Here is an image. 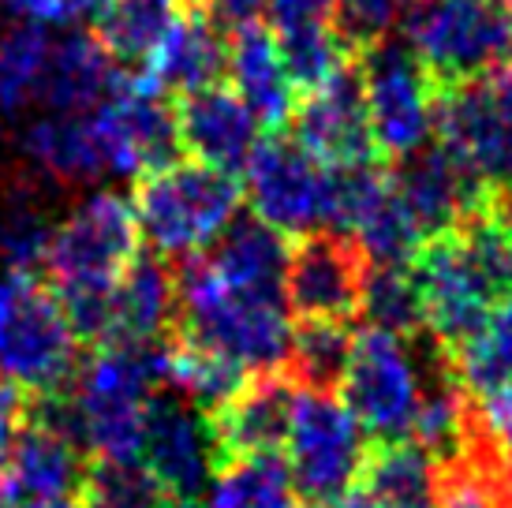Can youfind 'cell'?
Returning a JSON list of instances; mask_svg holds the SVG:
<instances>
[{"label":"cell","instance_id":"36","mask_svg":"<svg viewBox=\"0 0 512 508\" xmlns=\"http://www.w3.org/2000/svg\"><path fill=\"white\" fill-rule=\"evenodd\" d=\"M404 12H408V0H337L333 30L348 45V53L359 57L370 45L389 42V34L400 27Z\"/></svg>","mask_w":512,"mask_h":508},{"label":"cell","instance_id":"7","mask_svg":"<svg viewBox=\"0 0 512 508\" xmlns=\"http://www.w3.org/2000/svg\"><path fill=\"white\" fill-rule=\"evenodd\" d=\"M288 475L307 505H333L356 494L370 445L367 430L337 393L296 389L288 430Z\"/></svg>","mask_w":512,"mask_h":508},{"label":"cell","instance_id":"12","mask_svg":"<svg viewBox=\"0 0 512 508\" xmlns=\"http://www.w3.org/2000/svg\"><path fill=\"white\" fill-rule=\"evenodd\" d=\"M370 258L356 236L307 232L288 251L285 303L299 322H352L363 307Z\"/></svg>","mask_w":512,"mask_h":508},{"label":"cell","instance_id":"9","mask_svg":"<svg viewBox=\"0 0 512 508\" xmlns=\"http://www.w3.org/2000/svg\"><path fill=\"white\" fill-rule=\"evenodd\" d=\"M341 393L348 411L378 445L412 441L415 411L423 400V378L404 337L382 329H359L352 359L344 370Z\"/></svg>","mask_w":512,"mask_h":508},{"label":"cell","instance_id":"23","mask_svg":"<svg viewBox=\"0 0 512 508\" xmlns=\"http://www.w3.org/2000/svg\"><path fill=\"white\" fill-rule=\"evenodd\" d=\"M19 150L38 172L64 187L98 184L109 176L105 157H101L98 135L90 127V113L64 116V113H42L30 120L19 135Z\"/></svg>","mask_w":512,"mask_h":508},{"label":"cell","instance_id":"15","mask_svg":"<svg viewBox=\"0 0 512 508\" xmlns=\"http://www.w3.org/2000/svg\"><path fill=\"white\" fill-rule=\"evenodd\" d=\"M389 176L404 210L412 213V221L423 232V240L449 232L490 202L486 187L441 142H423L408 157L393 161Z\"/></svg>","mask_w":512,"mask_h":508},{"label":"cell","instance_id":"33","mask_svg":"<svg viewBox=\"0 0 512 508\" xmlns=\"http://www.w3.org/2000/svg\"><path fill=\"white\" fill-rule=\"evenodd\" d=\"M370 329H382L393 337H415L423 329V299L415 284L412 262L408 266H370L367 288H363V307Z\"/></svg>","mask_w":512,"mask_h":508},{"label":"cell","instance_id":"43","mask_svg":"<svg viewBox=\"0 0 512 508\" xmlns=\"http://www.w3.org/2000/svg\"><path fill=\"white\" fill-rule=\"evenodd\" d=\"M494 4H501V8H505V12L512 15V0H494Z\"/></svg>","mask_w":512,"mask_h":508},{"label":"cell","instance_id":"6","mask_svg":"<svg viewBox=\"0 0 512 508\" xmlns=\"http://www.w3.org/2000/svg\"><path fill=\"white\" fill-rule=\"evenodd\" d=\"M139 254L135 210L120 191H94L75 206L49 240L45 273L60 303L113 296L116 277Z\"/></svg>","mask_w":512,"mask_h":508},{"label":"cell","instance_id":"4","mask_svg":"<svg viewBox=\"0 0 512 508\" xmlns=\"http://www.w3.org/2000/svg\"><path fill=\"white\" fill-rule=\"evenodd\" d=\"M400 30L434 90L512 68V15L494 0H408Z\"/></svg>","mask_w":512,"mask_h":508},{"label":"cell","instance_id":"16","mask_svg":"<svg viewBox=\"0 0 512 508\" xmlns=\"http://www.w3.org/2000/svg\"><path fill=\"white\" fill-rule=\"evenodd\" d=\"M172 105L180 127V150L191 161H202L228 176H240L247 169V161L262 142V124L236 90L206 86L199 94L176 98Z\"/></svg>","mask_w":512,"mask_h":508},{"label":"cell","instance_id":"34","mask_svg":"<svg viewBox=\"0 0 512 508\" xmlns=\"http://www.w3.org/2000/svg\"><path fill=\"white\" fill-rule=\"evenodd\" d=\"M53 228L30 191H8L0 198V266L8 273H34L45 266Z\"/></svg>","mask_w":512,"mask_h":508},{"label":"cell","instance_id":"27","mask_svg":"<svg viewBox=\"0 0 512 508\" xmlns=\"http://www.w3.org/2000/svg\"><path fill=\"white\" fill-rule=\"evenodd\" d=\"M359 486L385 508H434V460L415 441L374 445Z\"/></svg>","mask_w":512,"mask_h":508},{"label":"cell","instance_id":"20","mask_svg":"<svg viewBox=\"0 0 512 508\" xmlns=\"http://www.w3.org/2000/svg\"><path fill=\"white\" fill-rule=\"evenodd\" d=\"M176 325V273L161 254H135L116 277L109 299L105 344H150L165 340Z\"/></svg>","mask_w":512,"mask_h":508},{"label":"cell","instance_id":"40","mask_svg":"<svg viewBox=\"0 0 512 508\" xmlns=\"http://www.w3.org/2000/svg\"><path fill=\"white\" fill-rule=\"evenodd\" d=\"M15 508H83V501H79V494L75 497H45V501H23V505Z\"/></svg>","mask_w":512,"mask_h":508},{"label":"cell","instance_id":"37","mask_svg":"<svg viewBox=\"0 0 512 508\" xmlns=\"http://www.w3.org/2000/svg\"><path fill=\"white\" fill-rule=\"evenodd\" d=\"M4 8H12L19 19L42 23V27H83V23H98L109 0H0Z\"/></svg>","mask_w":512,"mask_h":508},{"label":"cell","instance_id":"35","mask_svg":"<svg viewBox=\"0 0 512 508\" xmlns=\"http://www.w3.org/2000/svg\"><path fill=\"white\" fill-rule=\"evenodd\" d=\"M83 508H172V497L154 482L143 464L94 460L79 486Z\"/></svg>","mask_w":512,"mask_h":508},{"label":"cell","instance_id":"14","mask_svg":"<svg viewBox=\"0 0 512 508\" xmlns=\"http://www.w3.org/2000/svg\"><path fill=\"white\" fill-rule=\"evenodd\" d=\"M292 135L326 169L378 161V150H374V139H370L367 98H363L356 60L341 75H333L326 86L296 98Z\"/></svg>","mask_w":512,"mask_h":508},{"label":"cell","instance_id":"31","mask_svg":"<svg viewBox=\"0 0 512 508\" xmlns=\"http://www.w3.org/2000/svg\"><path fill=\"white\" fill-rule=\"evenodd\" d=\"M449 367L471 400H483L512 385V296L490 314L479 337L449 352Z\"/></svg>","mask_w":512,"mask_h":508},{"label":"cell","instance_id":"13","mask_svg":"<svg viewBox=\"0 0 512 508\" xmlns=\"http://www.w3.org/2000/svg\"><path fill=\"white\" fill-rule=\"evenodd\" d=\"M326 180L329 169L322 161H314L296 139L273 135L258 142L243 169V198L258 221L299 240L326 228Z\"/></svg>","mask_w":512,"mask_h":508},{"label":"cell","instance_id":"1","mask_svg":"<svg viewBox=\"0 0 512 508\" xmlns=\"http://www.w3.org/2000/svg\"><path fill=\"white\" fill-rule=\"evenodd\" d=\"M169 378V344H101L79 378L68 381L79 449L94 460L139 464L146 404Z\"/></svg>","mask_w":512,"mask_h":508},{"label":"cell","instance_id":"24","mask_svg":"<svg viewBox=\"0 0 512 508\" xmlns=\"http://www.w3.org/2000/svg\"><path fill=\"white\" fill-rule=\"evenodd\" d=\"M288 251H292L288 236H281L277 228H270L251 213V217H236L225 228V236L206 251V258L217 269V277L232 288L285 299Z\"/></svg>","mask_w":512,"mask_h":508},{"label":"cell","instance_id":"28","mask_svg":"<svg viewBox=\"0 0 512 508\" xmlns=\"http://www.w3.org/2000/svg\"><path fill=\"white\" fill-rule=\"evenodd\" d=\"M356 333L348 322H299L288 340V355L281 370L296 389L311 393H341L344 370L352 359Z\"/></svg>","mask_w":512,"mask_h":508},{"label":"cell","instance_id":"10","mask_svg":"<svg viewBox=\"0 0 512 508\" xmlns=\"http://www.w3.org/2000/svg\"><path fill=\"white\" fill-rule=\"evenodd\" d=\"M109 176H143L180 161L176 105L139 68H120L109 98L90 113Z\"/></svg>","mask_w":512,"mask_h":508},{"label":"cell","instance_id":"5","mask_svg":"<svg viewBox=\"0 0 512 508\" xmlns=\"http://www.w3.org/2000/svg\"><path fill=\"white\" fill-rule=\"evenodd\" d=\"M79 337L57 292L34 273L0 277V378L23 393H53L75 378Z\"/></svg>","mask_w":512,"mask_h":508},{"label":"cell","instance_id":"25","mask_svg":"<svg viewBox=\"0 0 512 508\" xmlns=\"http://www.w3.org/2000/svg\"><path fill=\"white\" fill-rule=\"evenodd\" d=\"M180 15L184 0H109L94 34L120 68H146Z\"/></svg>","mask_w":512,"mask_h":508},{"label":"cell","instance_id":"41","mask_svg":"<svg viewBox=\"0 0 512 508\" xmlns=\"http://www.w3.org/2000/svg\"><path fill=\"white\" fill-rule=\"evenodd\" d=\"M307 508H374V501L367 494H352L344 497V501H333V505H307Z\"/></svg>","mask_w":512,"mask_h":508},{"label":"cell","instance_id":"3","mask_svg":"<svg viewBox=\"0 0 512 508\" xmlns=\"http://www.w3.org/2000/svg\"><path fill=\"white\" fill-rule=\"evenodd\" d=\"M240 206V176H228L191 157L143 172L131 195L139 236L161 258H191L210 251L240 217Z\"/></svg>","mask_w":512,"mask_h":508},{"label":"cell","instance_id":"19","mask_svg":"<svg viewBox=\"0 0 512 508\" xmlns=\"http://www.w3.org/2000/svg\"><path fill=\"white\" fill-rule=\"evenodd\" d=\"M139 71L172 101L199 94L206 86L221 83V75H228V38L210 23V15L195 0H184V15Z\"/></svg>","mask_w":512,"mask_h":508},{"label":"cell","instance_id":"18","mask_svg":"<svg viewBox=\"0 0 512 508\" xmlns=\"http://www.w3.org/2000/svg\"><path fill=\"white\" fill-rule=\"evenodd\" d=\"M83 475V452L27 415V423L19 426V434L0 460V508L45 501V497H75Z\"/></svg>","mask_w":512,"mask_h":508},{"label":"cell","instance_id":"32","mask_svg":"<svg viewBox=\"0 0 512 508\" xmlns=\"http://www.w3.org/2000/svg\"><path fill=\"white\" fill-rule=\"evenodd\" d=\"M273 38H277V49H281V60H285L288 83H292L299 98L318 90V86H326L333 75H341L356 60L348 53V45L337 38L333 23L285 27L273 30Z\"/></svg>","mask_w":512,"mask_h":508},{"label":"cell","instance_id":"22","mask_svg":"<svg viewBox=\"0 0 512 508\" xmlns=\"http://www.w3.org/2000/svg\"><path fill=\"white\" fill-rule=\"evenodd\" d=\"M120 64L109 57L94 30L72 27L64 38H53V57L45 71L42 101L45 113L83 116L94 113L116 86Z\"/></svg>","mask_w":512,"mask_h":508},{"label":"cell","instance_id":"21","mask_svg":"<svg viewBox=\"0 0 512 508\" xmlns=\"http://www.w3.org/2000/svg\"><path fill=\"white\" fill-rule=\"evenodd\" d=\"M228 79H232V90L247 101V109L255 113L262 131L281 135L292 124L296 90L288 83L277 38L262 23L228 34Z\"/></svg>","mask_w":512,"mask_h":508},{"label":"cell","instance_id":"8","mask_svg":"<svg viewBox=\"0 0 512 508\" xmlns=\"http://www.w3.org/2000/svg\"><path fill=\"white\" fill-rule=\"evenodd\" d=\"M363 98H367L370 139L382 165L419 150L434 135V101L438 90L419 68L404 42L370 45L356 57Z\"/></svg>","mask_w":512,"mask_h":508},{"label":"cell","instance_id":"2","mask_svg":"<svg viewBox=\"0 0 512 508\" xmlns=\"http://www.w3.org/2000/svg\"><path fill=\"white\" fill-rule=\"evenodd\" d=\"M172 329L243 370H281L292 340L285 299L232 288L217 277L206 251L180 258Z\"/></svg>","mask_w":512,"mask_h":508},{"label":"cell","instance_id":"38","mask_svg":"<svg viewBox=\"0 0 512 508\" xmlns=\"http://www.w3.org/2000/svg\"><path fill=\"white\" fill-rule=\"evenodd\" d=\"M337 0H266V19L273 30L303 27V23H333Z\"/></svg>","mask_w":512,"mask_h":508},{"label":"cell","instance_id":"26","mask_svg":"<svg viewBox=\"0 0 512 508\" xmlns=\"http://www.w3.org/2000/svg\"><path fill=\"white\" fill-rule=\"evenodd\" d=\"M165 344H169V378H165V385L172 393L184 396V400H191L206 415H217L232 396L240 393L243 381L251 378L240 363L202 348V344L187 340L176 329L165 337Z\"/></svg>","mask_w":512,"mask_h":508},{"label":"cell","instance_id":"17","mask_svg":"<svg viewBox=\"0 0 512 508\" xmlns=\"http://www.w3.org/2000/svg\"><path fill=\"white\" fill-rule=\"evenodd\" d=\"M292 404L296 385L285 370H255L243 389L225 408L210 415L221 445V460H247V456H281L292 430Z\"/></svg>","mask_w":512,"mask_h":508},{"label":"cell","instance_id":"42","mask_svg":"<svg viewBox=\"0 0 512 508\" xmlns=\"http://www.w3.org/2000/svg\"><path fill=\"white\" fill-rule=\"evenodd\" d=\"M490 202H494V198H490ZM494 206H498V202H494ZM498 213L505 217V228H509V258H512V206H498Z\"/></svg>","mask_w":512,"mask_h":508},{"label":"cell","instance_id":"39","mask_svg":"<svg viewBox=\"0 0 512 508\" xmlns=\"http://www.w3.org/2000/svg\"><path fill=\"white\" fill-rule=\"evenodd\" d=\"M475 404H479V415H483L486 430L494 434L501 456H505V464H509V471H512V385L501 389V393H490V396H483V400H475Z\"/></svg>","mask_w":512,"mask_h":508},{"label":"cell","instance_id":"30","mask_svg":"<svg viewBox=\"0 0 512 508\" xmlns=\"http://www.w3.org/2000/svg\"><path fill=\"white\" fill-rule=\"evenodd\" d=\"M202 508H296V486L281 456L228 460Z\"/></svg>","mask_w":512,"mask_h":508},{"label":"cell","instance_id":"29","mask_svg":"<svg viewBox=\"0 0 512 508\" xmlns=\"http://www.w3.org/2000/svg\"><path fill=\"white\" fill-rule=\"evenodd\" d=\"M53 57V38L42 23L19 19L0 34V109L23 113L42 101L45 71Z\"/></svg>","mask_w":512,"mask_h":508},{"label":"cell","instance_id":"11","mask_svg":"<svg viewBox=\"0 0 512 508\" xmlns=\"http://www.w3.org/2000/svg\"><path fill=\"white\" fill-rule=\"evenodd\" d=\"M139 464L154 475V482L172 501L202 505L217 471L225 467L214 419L172 389L154 393V400L146 404Z\"/></svg>","mask_w":512,"mask_h":508}]
</instances>
